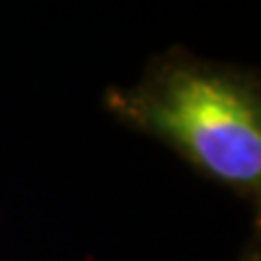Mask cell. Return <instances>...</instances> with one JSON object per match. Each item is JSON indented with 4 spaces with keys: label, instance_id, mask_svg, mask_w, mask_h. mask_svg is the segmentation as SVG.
I'll use <instances>...</instances> for the list:
<instances>
[{
    "label": "cell",
    "instance_id": "cell-2",
    "mask_svg": "<svg viewBox=\"0 0 261 261\" xmlns=\"http://www.w3.org/2000/svg\"><path fill=\"white\" fill-rule=\"evenodd\" d=\"M238 261H261V242H255L242 252Z\"/></svg>",
    "mask_w": 261,
    "mask_h": 261
},
{
    "label": "cell",
    "instance_id": "cell-1",
    "mask_svg": "<svg viewBox=\"0 0 261 261\" xmlns=\"http://www.w3.org/2000/svg\"><path fill=\"white\" fill-rule=\"evenodd\" d=\"M109 116L161 142L261 216V76L170 48L137 81L109 85Z\"/></svg>",
    "mask_w": 261,
    "mask_h": 261
}]
</instances>
